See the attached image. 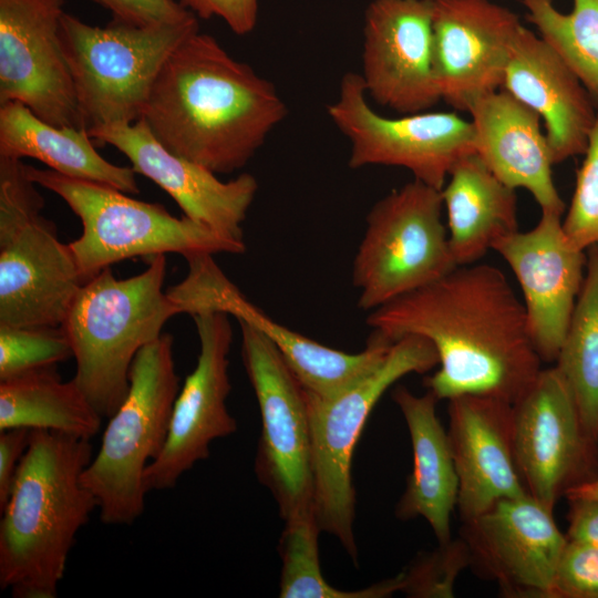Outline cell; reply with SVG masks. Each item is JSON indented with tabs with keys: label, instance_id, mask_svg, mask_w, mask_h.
I'll return each instance as SVG.
<instances>
[{
	"label": "cell",
	"instance_id": "cell-21",
	"mask_svg": "<svg viewBox=\"0 0 598 598\" xmlns=\"http://www.w3.org/2000/svg\"><path fill=\"white\" fill-rule=\"evenodd\" d=\"M87 132L96 142L122 152L135 173L165 190L186 217L228 239L245 243L241 225L258 190L254 175L243 173L228 182L218 179L210 169L164 147L143 118Z\"/></svg>",
	"mask_w": 598,
	"mask_h": 598
},
{
	"label": "cell",
	"instance_id": "cell-37",
	"mask_svg": "<svg viewBox=\"0 0 598 598\" xmlns=\"http://www.w3.org/2000/svg\"><path fill=\"white\" fill-rule=\"evenodd\" d=\"M197 17L221 18L236 34L251 32L257 22L258 0H176Z\"/></svg>",
	"mask_w": 598,
	"mask_h": 598
},
{
	"label": "cell",
	"instance_id": "cell-39",
	"mask_svg": "<svg viewBox=\"0 0 598 598\" xmlns=\"http://www.w3.org/2000/svg\"><path fill=\"white\" fill-rule=\"evenodd\" d=\"M568 529L566 537L598 547V499L567 497Z\"/></svg>",
	"mask_w": 598,
	"mask_h": 598
},
{
	"label": "cell",
	"instance_id": "cell-8",
	"mask_svg": "<svg viewBox=\"0 0 598 598\" xmlns=\"http://www.w3.org/2000/svg\"><path fill=\"white\" fill-rule=\"evenodd\" d=\"M199 31L197 16L174 23L105 28L62 14L60 38L86 131L134 123L175 48Z\"/></svg>",
	"mask_w": 598,
	"mask_h": 598
},
{
	"label": "cell",
	"instance_id": "cell-11",
	"mask_svg": "<svg viewBox=\"0 0 598 598\" xmlns=\"http://www.w3.org/2000/svg\"><path fill=\"white\" fill-rule=\"evenodd\" d=\"M238 322L241 359L261 417L254 468L286 522L313 513L312 447L306 393L276 346L250 324Z\"/></svg>",
	"mask_w": 598,
	"mask_h": 598
},
{
	"label": "cell",
	"instance_id": "cell-12",
	"mask_svg": "<svg viewBox=\"0 0 598 598\" xmlns=\"http://www.w3.org/2000/svg\"><path fill=\"white\" fill-rule=\"evenodd\" d=\"M359 73L343 74L327 113L350 143L351 168L384 165L406 168L414 179L442 189L454 165L475 153L471 121L456 112H419L401 117L377 113Z\"/></svg>",
	"mask_w": 598,
	"mask_h": 598
},
{
	"label": "cell",
	"instance_id": "cell-27",
	"mask_svg": "<svg viewBox=\"0 0 598 598\" xmlns=\"http://www.w3.org/2000/svg\"><path fill=\"white\" fill-rule=\"evenodd\" d=\"M91 140L85 128L51 125L20 102L0 105V156L31 157L62 175L138 194L135 171L106 161Z\"/></svg>",
	"mask_w": 598,
	"mask_h": 598
},
{
	"label": "cell",
	"instance_id": "cell-29",
	"mask_svg": "<svg viewBox=\"0 0 598 598\" xmlns=\"http://www.w3.org/2000/svg\"><path fill=\"white\" fill-rule=\"evenodd\" d=\"M584 285L556 368L567 381L582 423L598 442V246L587 249Z\"/></svg>",
	"mask_w": 598,
	"mask_h": 598
},
{
	"label": "cell",
	"instance_id": "cell-20",
	"mask_svg": "<svg viewBox=\"0 0 598 598\" xmlns=\"http://www.w3.org/2000/svg\"><path fill=\"white\" fill-rule=\"evenodd\" d=\"M523 293L528 330L543 362H555L581 291L587 252L567 238L561 215L542 212L537 225L494 246Z\"/></svg>",
	"mask_w": 598,
	"mask_h": 598
},
{
	"label": "cell",
	"instance_id": "cell-25",
	"mask_svg": "<svg viewBox=\"0 0 598 598\" xmlns=\"http://www.w3.org/2000/svg\"><path fill=\"white\" fill-rule=\"evenodd\" d=\"M411 439L413 467L395 507L402 520L423 517L439 543L452 538L451 517L456 508L458 477L447 436L436 415V396L416 395L403 385L391 393Z\"/></svg>",
	"mask_w": 598,
	"mask_h": 598
},
{
	"label": "cell",
	"instance_id": "cell-15",
	"mask_svg": "<svg viewBox=\"0 0 598 598\" xmlns=\"http://www.w3.org/2000/svg\"><path fill=\"white\" fill-rule=\"evenodd\" d=\"M228 317L218 311L193 316L199 340L196 367L175 400L165 445L145 471L147 492L174 488L182 475L209 456L215 440L237 431L226 404L231 389L228 355L233 329Z\"/></svg>",
	"mask_w": 598,
	"mask_h": 598
},
{
	"label": "cell",
	"instance_id": "cell-30",
	"mask_svg": "<svg viewBox=\"0 0 598 598\" xmlns=\"http://www.w3.org/2000/svg\"><path fill=\"white\" fill-rule=\"evenodd\" d=\"M321 529L315 513L285 522L279 539L282 598H383L400 591L399 577H392L358 590L331 586L321 573L318 537Z\"/></svg>",
	"mask_w": 598,
	"mask_h": 598
},
{
	"label": "cell",
	"instance_id": "cell-6",
	"mask_svg": "<svg viewBox=\"0 0 598 598\" xmlns=\"http://www.w3.org/2000/svg\"><path fill=\"white\" fill-rule=\"evenodd\" d=\"M28 176L60 196L80 218L82 234L69 243L79 272L89 280L104 268L134 257L176 252H245L246 244L224 237L185 215L175 217L161 204L134 199L112 186L27 165Z\"/></svg>",
	"mask_w": 598,
	"mask_h": 598
},
{
	"label": "cell",
	"instance_id": "cell-4",
	"mask_svg": "<svg viewBox=\"0 0 598 598\" xmlns=\"http://www.w3.org/2000/svg\"><path fill=\"white\" fill-rule=\"evenodd\" d=\"M166 266L162 254L130 278L117 279L104 268L82 285L61 326L75 359L72 380L103 419L125 399L138 351L181 313L163 289Z\"/></svg>",
	"mask_w": 598,
	"mask_h": 598
},
{
	"label": "cell",
	"instance_id": "cell-24",
	"mask_svg": "<svg viewBox=\"0 0 598 598\" xmlns=\"http://www.w3.org/2000/svg\"><path fill=\"white\" fill-rule=\"evenodd\" d=\"M475 153L504 184L530 193L542 212L563 215L549 145L539 115L505 90L476 100L468 110Z\"/></svg>",
	"mask_w": 598,
	"mask_h": 598
},
{
	"label": "cell",
	"instance_id": "cell-26",
	"mask_svg": "<svg viewBox=\"0 0 598 598\" xmlns=\"http://www.w3.org/2000/svg\"><path fill=\"white\" fill-rule=\"evenodd\" d=\"M441 189L448 243L456 266L476 264L501 239L518 231L515 189L476 153L461 158Z\"/></svg>",
	"mask_w": 598,
	"mask_h": 598
},
{
	"label": "cell",
	"instance_id": "cell-28",
	"mask_svg": "<svg viewBox=\"0 0 598 598\" xmlns=\"http://www.w3.org/2000/svg\"><path fill=\"white\" fill-rule=\"evenodd\" d=\"M102 420L76 383L63 381L55 367L0 381V431L24 427L91 440Z\"/></svg>",
	"mask_w": 598,
	"mask_h": 598
},
{
	"label": "cell",
	"instance_id": "cell-32",
	"mask_svg": "<svg viewBox=\"0 0 598 598\" xmlns=\"http://www.w3.org/2000/svg\"><path fill=\"white\" fill-rule=\"evenodd\" d=\"M70 357L72 348L62 327L0 324V381L55 367Z\"/></svg>",
	"mask_w": 598,
	"mask_h": 598
},
{
	"label": "cell",
	"instance_id": "cell-34",
	"mask_svg": "<svg viewBox=\"0 0 598 598\" xmlns=\"http://www.w3.org/2000/svg\"><path fill=\"white\" fill-rule=\"evenodd\" d=\"M584 155L563 228L575 247L587 250L598 246V111Z\"/></svg>",
	"mask_w": 598,
	"mask_h": 598
},
{
	"label": "cell",
	"instance_id": "cell-13",
	"mask_svg": "<svg viewBox=\"0 0 598 598\" xmlns=\"http://www.w3.org/2000/svg\"><path fill=\"white\" fill-rule=\"evenodd\" d=\"M513 445L527 494L553 513L570 489L598 478V442L556 367L542 369L513 403Z\"/></svg>",
	"mask_w": 598,
	"mask_h": 598
},
{
	"label": "cell",
	"instance_id": "cell-7",
	"mask_svg": "<svg viewBox=\"0 0 598 598\" xmlns=\"http://www.w3.org/2000/svg\"><path fill=\"white\" fill-rule=\"evenodd\" d=\"M22 159L0 156V324L61 327L82 279Z\"/></svg>",
	"mask_w": 598,
	"mask_h": 598
},
{
	"label": "cell",
	"instance_id": "cell-10",
	"mask_svg": "<svg viewBox=\"0 0 598 598\" xmlns=\"http://www.w3.org/2000/svg\"><path fill=\"white\" fill-rule=\"evenodd\" d=\"M443 207L441 189L416 179L372 206L352 265L360 309L372 311L457 267Z\"/></svg>",
	"mask_w": 598,
	"mask_h": 598
},
{
	"label": "cell",
	"instance_id": "cell-19",
	"mask_svg": "<svg viewBox=\"0 0 598 598\" xmlns=\"http://www.w3.org/2000/svg\"><path fill=\"white\" fill-rule=\"evenodd\" d=\"M360 75L367 95L403 115L429 111L441 101L431 0H373L368 6Z\"/></svg>",
	"mask_w": 598,
	"mask_h": 598
},
{
	"label": "cell",
	"instance_id": "cell-16",
	"mask_svg": "<svg viewBox=\"0 0 598 598\" xmlns=\"http://www.w3.org/2000/svg\"><path fill=\"white\" fill-rule=\"evenodd\" d=\"M460 536L476 575L493 580L506 598H549L567 542L553 512L532 496L503 498L462 522Z\"/></svg>",
	"mask_w": 598,
	"mask_h": 598
},
{
	"label": "cell",
	"instance_id": "cell-40",
	"mask_svg": "<svg viewBox=\"0 0 598 598\" xmlns=\"http://www.w3.org/2000/svg\"><path fill=\"white\" fill-rule=\"evenodd\" d=\"M565 497H589L598 499V478L574 487Z\"/></svg>",
	"mask_w": 598,
	"mask_h": 598
},
{
	"label": "cell",
	"instance_id": "cell-33",
	"mask_svg": "<svg viewBox=\"0 0 598 598\" xmlns=\"http://www.w3.org/2000/svg\"><path fill=\"white\" fill-rule=\"evenodd\" d=\"M470 567L463 538H451L431 551L421 553L400 574V591L414 598H452L460 574Z\"/></svg>",
	"mask_w": 598,
	"mask_h": 598
},
{
	"label": "cell",
	"instance_id": "cell-9",
	"mask_svg": "<svg viewBox=\"0 0 598 598\" xmlns=\"http://www.w3.org/2000/svg\"><path fill=\"white\" fill-rule=\"evenodd\" d=\"M439 364L430 340L409 334L394 341L383 361L367 377L334 398L307 392L312 447L313 513L321 532L334 536L357 561L353 523L355 492L352 456L364 424L383 393L410 373Z\"/></svg>",
	"mask_w": 598,
	"mask_h": 598
},
{
	"label": "cell",
	"instance_id": "cell-3",
	"mask_svg": "<svg viewBox=\"0 0 598 598\" xmlns=\"http://www.w3.org/2000/svg\"><path fill=\"white\" fill-rule=\"evenodd\" d=\"M90 440L31 430L1 509L0 587L14 598H55L78 532L97 502L81 476Z\"/></svg>",
	"mask_w": 598,
	"mask_h": 598
},
{
	"label": "cell",
	"instance_id": "cell-22",
	"mask_svg": "<svg viewBox=\"0 0 598 598\" xmlns=\"http://www.w3.org/2000/svg\"><path fill=\"white\" fill-rule=\"evenodd\" d=\"M447 413L462 522L499 499L527 495L514 461L513 403L464 394L448 400Z\"/></svg>",
	"mask_w": 598,
	"mask_h": 598
},
{
	"label": "cell",
	"instance_id": "cell-38",
	"mask_svg": "<svg viewBox=\"0 0 598 598\" xmlns=\"http://www.w3.org/2000/svg\"><path fill=\"white\" fill-rule=\"evenodd\" d=\"M31 430L16 427L0 431V508L10 494L19 464L29 444Z\"/></svg>",
	"mask_w": 598,
	"mask_h": 598
},
{
	"label": "cell",
	"instance_id": "cell-17",
	"mask_svg": "<svg viewBox=\"0 0 598 598\" xmlns=\"http://www.w3.org/2000/svg\"><path fill=\"white\" fill-rule=\"evenodd\" d=\"M186 260V278L168 288L182 313L193 317L218 311L250 324L276 346L307 392L333 398L371 371L374 357L368 349L358 353L332 349L268 317L224 275L213 255H195Z\"/></svg>",
	"mask_w": 598,
	"mask_h": 598
},
{
	"label": "cell",
	"instance_id": "cell-35",
	"mask_svg": "<svg viewBox=\"0 0 598 598\" xmlns=\"http://www.w3.org/2000/svg\"><path fill=\"white\" fill-rule=\"evenodd\" d=\"M549 598H598V547L567 538Z\"/></svg>",
	"mask_w": 598,
	"mask_h": 598
},
{
	"label": "cell",
	"instance_id": "cell-2",
	"mask_svg": "<svg viewBox=\"0 0 598 598\" xmlns=\"http://www.w3.org/2000/svg\"><path fill=\"white\" fill-rule=\"evenodd\" d=\"M286 114L271 82L197 31L166 59L141 118L172 153L229 174L252 158Z\"/></svg>",
	"mask_w": 598,
	"mask_h": 598
},
{
	"label": "cell",
	"instance_id": "cell-23",
	"mask_svg": "<svg viewBox=\"0 0 598 598\" xmlns=\"http://www.w3.org/2000/svg\"><path fill=\"white\" fill-rule=\"evenodd\" d=\"M501 89L544 121L554 164L585 153L597 116L594 97L559 54L525 25L511 48Z\"/></svg>",
	"mask_w": 598,
	"mask_h": 598
},
{
	"label": "cell",
	"instance_id": "cell-18",
	"mask_svg": "<svg viewBox=\"0 0 598 598\" xmlns=\"http://www.w3.org/2000/svg\"><path fill=\"white\" fill-rule=\"evenodd\" d=\"M433 69L441 100L468 112L502 87L511 48L524 25L491 0H431Z\"/></svg>",
	"mask_w": 598,
	"mask_h": 598
},
{
	"label": "cell",
	"instance_id": "cell-1",
	"mask_svg": "<svg viewBox=\"0 0 598 598\" xmlns=\"http://www.w3.org/2000/svg\"><path fill=\"white\" fill-rule=\"evenodd\" d=\"M373 333L394 342L426 338L440 369L424 380L437 400L489 395L514 403L542 370L523 301L489 264L457 266L372 311Z\"/></svg>",
	"mask_w": 598,
	"mask_h": 598
},
{
	"label": "cell",
	"instance_id": "cell-31",
	"mask_svg": "<svg viewBox=\"0 0 598 598\" xmlns=\"http://www.w3.org/2000/svg\"><path fill=\"white\" fill-rule=\"evenodd\" d=\"M526 19L598 101V0H573L568 13L553 0H518Z\"/></svg>",
	"mask_w": 598,
	"mask_h": 598
},
{
	"label": "cell",
	"instance_id": "cell-36",
	"mask_svg": "<svg viewBox=\"0 0 598 598\" xmlns=\"http://www.w3.org/2000/svg\"><path fill=\"white\" fill-rule=\"evenodd\" d=\"M109 9L113 20L134 25L174 23L196 16L176 0H92Z\"/></svg>",
	"mask_w": 598,
	"mask_h": 598
},
{
	"label": "cell",
	"instance_id": "cell-5",
	"mask_svg": "<svg viewBox=\"0 0 598 598\" xmlns=\"http://www.w3.org/2000/svg\"><path fill=\"white\" fill-rule=\"evenodd\" d=\"M178 392L174 338L163 332L136 354L128 392L81 476L103 524L131 525L143 514L145 471L165 445Z\"/></svg>",
	"mask_w": 598,
	"mask_h": 598
},
{
	"label": "cell",
	"instance_id": "cell-14",
	"mask_svg": "<svg viewBox=\"0 0 598 598\" xmlns=\"http://www.w3.org/2000/svg\"><path fill=\"white\" fill-rule=\"evenodd\" d=\"M63 0H0V105L85 128L60 38Z\"/></svg>",
	"mask_w": 598,
	"mask_h": 598
}]
</instances>
